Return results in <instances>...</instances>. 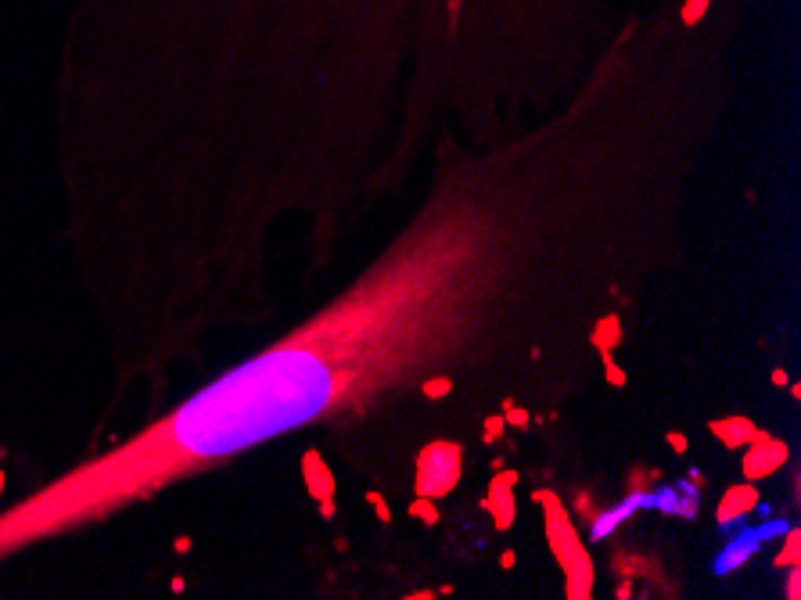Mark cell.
Masks as SVG:
<instances>
[{
    "mask_svg": "<svg viewBox=\"0 0 801 600\" xmlns=\"http://www.w3.org/2000/svg\"><path fill=\"white\" fill-rule=\"evenodd\" d=\"M712 432L719 435L730 450H740V446H748L751 439L758 435V428L751 421H744V417H730V421H715Z\"/></svg>",
    "mask_w": 801,
    "mask_h": 600,
    "instance_id": "obj_10",
    "label": "cell"
},
{
    "mask_svg": "<svg viewBox=\"0 0 801 600\" xmlns=\"http://www.w3.org/2000/svg\"><path fill=\"white\" fill-rule=\"evenodd\" d=\"M302 468H306V482H309L313 500H320L324 518H331V514H335V478H331V471H327L324 457H320L317 450H309L306 460H302Z\"/></svg>",
    "mask_w": 801,
    "mask_h": 600,
    "instance_id": "obj_6",
    "label": "cell"
},
{
    "mask_svg": "<svg viewBox=\"0 0 801 600\" xmlns=\"http://www.w3.org/2000/svg\"><path fill=\"white\" fill-rule=\"evenodd\" d=\"M536 500L543 503L546 514V539H550V550L557 554L564 568V579H568V597L586 600L593 593V561L586 554V547L575 536V525L564 514V503L554 493H536Z\"/></svg>",
    "mask_w": 801,
    "mask_h": 600,
    "instance_id": "obj_3",
    "label": "cell"
},
{
    "mask_svg": "<svg viewBox=\"0 0 801 600\" xmlns=\"http://www.w3.org/2000/svg\"><path fill=\"white\" fill-rule=\"evenodd\" d=\"M273 54L309 65L320 87H378L388 72L521 62L564 69L593 33L586 0H256Z\"/></svg>",
    "mask_w": 801,
    "mask_h": 600,
    "instance_id": "obj_2",
    "label": "cell"
},
{
    "mask_svg": "<svg viewBox=\"0 0 801 600\" xmlns=\"http://www.w3.org/2000/svg\"><path fill=\"white\" fill-rule=\"evenodd\" d=\"M460 475H464V453L457 442H432L417 457V496L439 500L457 489Z\"/></svg>",
    "mask_w": 801,
    "mask_h": 600,
    "instance_id": "obj_4",
    "label": "cell"
},
{
    "mask_svg": "<svg viewBox=\"0 0 801 600\" xmlns=\"http://www.w3.org/2000/svg\"><path fill=\"white\" fill-rule=\"evenodd\" d=\"M798 529H791L787 532V547H784V554L776 557V568H791V565H798Z\"/></svg>",
    "mask_w": 801,
    "mask_h": 600,
    "instance_id": "obj_13",
    "label": "cell"
},
{
    "mask_svg": "<svg viewBox=\"0 0 801 600\" xmlns=\"http://www.w3.org/2000/svg\"><path fill=\"white\" fill-rule=\"evenodd\" d=\"M787 597H791V600L801 597V593H798V565L787 568Z\"/></svg>",
    "mask_w": 801,
    "mask_h": 600,
    "instance_id": "obj_16",
    "label": "cell"
},
{
    "mask_svg": "<svg viewBox=\"0 0 801 600\" xmlns=\"http://www.w3.org/2000/svg\"><path fill=\"white\" fill-rule=\"evenodd\" d=\"M367 500L374 503V511H378V518H381V521H388V507H385V500H381L378 493H370Z\"/></svg>",
    "mask_w": 801,
    "mask_h": 600,
    "instance_id": "obj_17",
    "label": "cell"
},
{
    "mask_svg": "<svg viewBox=\"0 0 801 600\" xmlns=\"http://www.w3.org/2000/svg\"><path fill=\"white\" fill-rule=\"evenodd\" d=\"M503 435V417H489V421H485V439L493 442V439H500Z\"/></svg>",
    "mask_w": 801,
    "mask_h": 600,
    "instance_id": "obj_15",
    "label": "cell"
},
{
    "mask_svg": "<svg viewBox=\"0 0 801 600\" xmlns=\"http://www.w3.org/2000/svg\"><path fill=\"white\" fill-rule=\"evenodd\" d=\"M647 503H654V496L647 493V489H633L622 507H615V511H600L597 518H593V539H604L608 532H615L618 525L636 511V507H647Z\"/></svg>",
    "mask_w": 801,
    "mask_h": 600,
    "instance_id": "obj_7",
    "label": "cell"
},
{
    "mask_svg": "<svg viewBox=\"0 0 801 600\" xmlns=\"http://www.w3.org/2000/svg\"><path fill=\"white\" fill-rule=\"evenodd\" d=\"M414 514H417V518H421V521H428V525H435V518H439V511H432V503L424 500V496L414 503Z\"/></svg>",
    "mask_w": 801,
    "mask_h": 600,
    "instance_id": "obj_14",
    "label": "cell"
},
{
    "mask_svg": "<svg viewBox=\"0 0 801 600\" xmlns=\"http://www.w3.org/2000/svg\"><path fill=\"white\" fill-rule=\"evenodd\" d=\"M514 482H518V475L514 471H503L500 478H493V486H489V511H496V525L500 529H511L514 521Z\"/></svg>",
    "mask_w": 801,
    "mask_h": 600,
    "instance_id": "obj_8",
    "label": "cell"
},
{
    "mask_svg": "<svg viewBox=\"0 0 801 600\" xmlns=\"http://www.w3.org/2000/svg\"><path fill=\"white\" fill-rule=\"evenodd\" d=\"M618 335H622V324H618V317H604L597 324V335H593V345H597L600 353L608 356L611 349L618 345Z\"/></svg>",
    "mask_w": 801,
    "mask_h": 600,
    "instance_id": "obj_11",
    "label": "cell"
},
{
    "mask_svg": "<svg viewBox=\"0 0 801 600\" xmlns=\"http://www.w3.org/2000/svg\"><path fill=\"white\" fill-rule=\"evenodd\" d=\"M755 507H758V493L751 482H744V486H730L719 503V521H737V518H744V514L755 511Z\"/></svg>",
    "mask_w": 801,
    "mask_h": 600,
    "instance_id": "obj_9",
    "label": "cell"
},
{
    "mask_svg": "<svg viewBox=\"0 0 801 600\" xmlns=\"http://www.w3.org/2000/svg\"><path fill=\"white\" fill-rule=\"evenodd\" d=\"M755 547H758V543H751V539H740V543H733L730 554H722V557H719V572H733V568H737L740 561H744V557L755 554Z\"/></svg>",
    "mask_w": 801,
    "mask_h": 600,
    "instance_id": "obj_12",
    "label": "cell"
},
{
    "mask_svg": "<svg viewBox=\"0 0 801 600\" xmlns=\"http://www.w3.org/2000/svg\"><path fill=\"white\" fill-rule=\"evenodd\" d=\"M529 248L521 198L442 191L317 317L112 450L0 511V561L105 521L184 478L309 424L424 385L475 342Z\"/></svg>",
    "mask_w": 801,
    "mask_h": 600,
    "instance_id": "obj_1",
    "label": "cell"
},
{
    "mask_svg": "<svg viewBox=\"0 0 801 600\" xmlns=\"http://www.w3.org/2000/svg\"><path fill=\"white\" fill-rule=\"evenodd\" d=\"M751 450L744 453V478L748 482H758V478H769V475H776V471L784 468V460H787V446L784 442H776V439H769L766 432H758L755 439L748 442Z\"/></svg>",
    "mask_w": 801,
    "mask_h": 600,
    "instance_id": "obj_5",
    "label": "cell"
}]
</instances>
